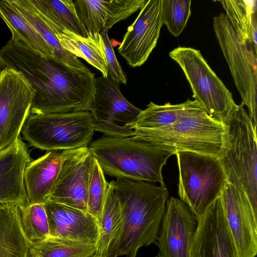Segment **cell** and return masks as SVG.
Instances as JSON below:
<instances>
[{
  "instance_id": "1",
  "label": "cell",
  "mask_w": 257,
  "mask_h": 257,
  "mask_svg": "<svg viewBox=\"0 0 257 257\" xmlns=\"http://www.w3.org/2000/svg\"><path fill=\"white\" fill-rule=\"evenodd\" d=\"M22 73L36 90L30 114L89 111L95 74L43 57L24 42L11 39L0 49V71Z\"/></svg>"
},
{
  "instance_id": "2",
  "label": "cell",
  "mask_w": 257,
  "mask_h": 257,
  "mask_svg": "<svg viewBox=\"0 0 257 257\" xmlns=\"http://www.w3.org/2000/svg\"><path fill=\"white\" fill-rule=\"evenodd\" d=\"M110 183L122 220L107 257H136L141 247L156 243L169 191L166 185L128 179L117 178Z\"/></svg>"
},
{
  "instance_id": "3",
  "label": "cell",
  "mask_w": 257,
  "mask_h": 257,
  "mask_svg": "<svg viewBox=\"0 0 257 257\" xmlns=\"http://www.w3.org/2000/svg\"><path fill=\"white\" fill-rule=\"evenodd\" d=\"M104 173L117 178L158 182L166 185L162 169L175 155L174 147L154 143L137 136L103 135L88 146Z\"/></svg>"
},
{
  "instance_id": "4",
  "label": "cell",
  "mask_w": 257,
  "mask_h": 257,
  "mask_svg": "<svg viewBox=\"0 0 257 257\" xmlns=\"http://www.w3.org/2000/svg\"><path fill=\"white\" fill-rule=\"evenodd\" d=\"M133 136L154 143L220 159L228 147V126L206 112L183 117L164 127L135 129Z\"/></svg>"
},
{
  "instance_id": "5",
  "label": "cell",
  "mask_w": 257,
  "mask_h": 257,
  "mask_svg": "<svg viewBox=\"0 0 257 257\" xmlns=\"http://www.w3.org/2000/svg\"><path fill=\"white\" fill-rule=\"evenodd\" d=\"M227 126L228 147L219 159L226 182L243 192L257 213L256 126L241 104Z\"/></svg>"
},
{
  "instance_id": "6",
  "label": "cell",
  "mask_w": 257,
  "mask_h": 257,
  "mask_svg": "<svg viewBox=\"0 0 257 257\" xmlns=\"http://www.w3.org/2000/svg\"><path fill=\"white\" fill-rule=\"evenodd\" d=\"M95 132L89 111L30 114L22 131L25 140L48 151L88 146Z\"/></svg>"
},
{
  "instance_id": "7",
  "label": "cell",
  "mask_w": 257,
  "mask_h": 257,
  "mask_svg": "<svg viewBox=\"0 0 257 257\" xmlns=\"http://www.w3.org/2000/svg\"><path fill=\"white\" fill-rule=\"evenodd\" d=\"M178 195L196 218L218 198L226 183L218 158L193 152L177 150Z\"/></svg>"
},
{
  "instance_id": "8",
  "label": "cell",
  "mask_w": 257,
  "mask_h": 257,
  "mask_svg": "<svg viewBox=\"0 0 257 257\" xmlns=\"http://www.w3.org/2000/svg\"><path fill=\"white\" fill-rule=\"evenodd\" d=\"M213 28L221 50L229 66L235 86L256 126V48L225 13L213 18Z\"/></svg>"
},
{
  "instance_id": "9",
  "label": "cell",
  "mask_w": 257,
  "mask_h": 257,
  "mask_svg": "<svg viewBox=\"0 0 257 257\" xmlns=\"http://www.w3.org/2000/svg\"><path fill=\"white\" fill-rule=\"evenodd\" d=\"M169 56L183 70L193 92V97L214 119L228 126L239 105L232 93L210 67L200 51L178 47Z\"/></svg>"
},
{
  "instance_id": "10",
  "label": "cell",
  "mask_w": 257,
  "mask_h": 257,
  "mask_svg": "<svg viewBox=\"0 0 257 257\" xmlns=\"http://www.w3.org/2000/svg\"><path fill=\"white\" fill-rule=\"evenodd\" d=\"M89 110L95 131L106 136L125 138L134 136L132 125L142 110L123 96L119 82L101 76L95 78Z\"/></svg>"
},
{
  "instance_id": "11",
  "label": "cell",
  "mask_w": 257,
  "mask_h": 257,
  "mask_svg": "<svg viewBox=\"0 0 257 257\" xmlns=\"http://www.w3.org/2000/svg\"><path fill=\"white\" fill-rule=\"evenodd\" d=\"M35 95L22 73L11 68L0 71V153L20 137Z\"/></svg>"
},
{
  "instance_id": "12",
  "label": "cell",
  "mask_w": 257,
  "mask_h": 257,
  "mask_svg": "<svg viewBox=\"0 0 257 257\" xmlns=\"http://www.w3.org/2000/svg\"><path fill=\"white\" fill-rule=\"evenodd\" d=\"M59 173L48 200L87 212V193L93 155L88 146L61 152Z\"/></svg>"
},
{
  "instance_id": "13",
  "label": "cell",
  "mask_w": 257,
  "mask_h": 257,
  "mask_svg": "<svg viewBox=\"0 0 257 257\" xmlns=\"http://www.w3.org/2000/svg\"><path fill=\"white\" fill-rule=\"evenodd\" d=\"M219 198L238 257H255L257 213L246 195L230 183L226 182Z\"/></svg>"
},
{
  "instance_id": "14",
  "label": "cell",
  "mask_w": 257,
  "mask_h": 257,
  "mask_svg": "<svg viewBox=\"0 0 257 257\" xmlns=\"http://www.w3.org/2000/svg\"><path fill=\"white\" fill-rule=\"evenodd\" d=\"M197 219L181 199H168L156 244L159 257H188Z\"/></svg>"
},
{
  "instance_id": "15",
  "label": "cell",
  "mask_w": 257,
  "mask_h": 257,
  "mask_svg": "<svg viewBox=\"0 0 257 257\" xmlns=\"http://www.w3.org/2000/svg\"><path fill=\"white\" fill-rule=\"evenodd\" d=\"M162 0H149L124 34L117 50L132 67L145 63L156 46L163 26Z\"/></svg>"
},
{
  "instance_id": "16",
  "label": "cell",
  "mask_w": 257,
  "mask_h": 257,
  "mask_svg": "<svg viewBox=\"0 0 257 257\" xmlns=\"http://www.w3.org/2000/svg\"><path fill=\"white\" fill-rule=\"evenodd\" d=\"M197 219L188 257H238L220 198Z\"/></svg>"
},
{
  "instance_id": "17",
  "label": "cell",
  "mask_w": 257,
  "mask_h": 257,
  "mask_svg": "<svg viewBox=\"0 0 257 257\" xmlns=\"http://www.w3.org/2000/svg\"><path fill=\"white\" fill-rule=\"evenodd\" d=\"M43 205L47 215L50 236L97 244L98 224L88 212L50 200Z\"/></svg>"
},
{
  "instance_id": "18",
  "label": "cell",
  "mask_w": 257,
  "mask_h": 257,
  "mask_svg": "<svg viewBox=\"0 0 257 257\" xmlns=\"http://www.w3.org/2000/svg\"><path fill=\"white\" fill-rule=\"evenodd\" d=\"M146 0H76L78 17L88 36L108 31L113 25L132 15Z\"/></svg>"
},
{
  "instance_id": "19",
  "label": "cell",
  "mask_w": 257,
  "mask_h": 257,
  "mask_svg": "<svg viewBox=\"0 0 257 257\" xmlns=\"http://www.w3.org/2000/svg\"><path fill=\"white\" fill-rule=\"evenodd\" d=\"M28 147L21 136L0 153V203L26 206L24 172L31 162Z\"/></svg>"
},
{
  "instance_id": "20",
  "label": "cell",
  "mask_w": 257,
  "mask_h": 257,
  "mask_svg": "<svg viewBox=\"0 0 257 257\" xmlns=\"http://www.w3.org/2000/svg\"><path fill=\"white\" fill-rule=\"evenodd\" d=\"M62 163V154L48 151L31 161L24 172L28 204H43L54 188Z\"/></svg>"
},
{
  "instance_id": "21",
  "label": "cell",
  "mask_w": 257,
  "mask_h": 257,
  "mask_svg": "<svg viewBox=\"0 0 257 257\" xmlns=\"http://www.w3.org/2000/svg\"><path fill=\"white\" fill-rule=\"evenodd\" d=\"M31 10L55 34L67 30L87 37L88 33L81 23L72 0H24Z\"/></svg>"
},
{
  "instance_id": "22",
  "label": "cell",
  "mask_w": 257,
  "mask_h": 257,
  "mask_svg": "<svg viewBox=\"0 0 257 257\" xmlns=\"http://www.w3.org/2000/svg\"><path fill=\"white\" fill-rule=\"evenodd\" d=\"M206 112L195 100L171 104L167 103L159 105L151 101L145 110H142L132 127L135 129L152 130L171 125L183 117Z\"/></svg>"
},
{
  "instance_id": "23",
  "label": "cell",
  "mask_w": 257,
  "mask_h": 257,
  "mask_svg": "<svg viewBox=\"0 0 257 257\" xmlns=\"http://www.w3.org/2000/svg\"><path fill=\"white\" fill-rule=\"evenodd\" d=\"M29 244L22 230L20 207L0 203V257H28Z\"/></svg>"
},
{
  "instance_id": "24",
  "label": "cell",
  "mask_w": 257,
  "mask_h": 257,
  "mask_svg": "<svg viewBox=\"0 0 257 257\" xmlns=\"http://www.w3.org/2000/svg\"><path fill=\"white\" fill-rule=\"evenodd\" d=\"M62 47L81 58L107 77V67L104 53V42L101 34L83 37L67 30L55 35Z\"/></svg>"
},
{
  "instance_id": "25",
  "label": "cell",
  "mask_w": 257,
  "mask_h": 257,
  "mask_svg": "<svg viewBox=\"0 0 257 257\" xmlns=\"http://www.w3.org/2000/svg\"><path fill=\"white\" fill-rule=\"evenodd\" d=\"M0 17L11 30L13 40L24 42L43 57L58 61L43 37L8 0H0Z\"/></svg>"
},
{
  "instance_id": "26",
  "label": "cell",
  "mask_w": 257,
  "mask_h": 257,
  "mask_svg": "<svg viewBox=\"0 0 257 257\" xmlns=\"http://www.w3.org/2000/svg\"><path fill=\"white\" fill-rule=\"evenodd\" d=\"M29 244L32 257H95L97 251L96 244L52 236Z\"/></svg>"
},
{
  "instance_id": "27",
  "label": "cell",
  "mask_w": 257,
  "mask_h": 257,
  "mask_svg": "<svg viewBox=\"0 0 257 257\" xmlns=\"http://www.w3.org/2000/svg\"><path fill=\"white\" fill-rule=\"evenodd\" d=\"M121 220L120 205L110 182L106 198L98 223L99 235L95 257H107L109 248L120 227Z\"/></svg>"
},
{
  "instance_id": "28",
  "label": "cell",
  "mask_w": 257,
  "mask_h": 257,
  "mask_svg": "<svg viewBox=\"0 0 257 257\" xmlns=\"http://www.w3.org/2000/svg\"><path fill=\"white\" fill-rule=\"evenodd\" d=\"M8 1L43 37L53 51L58 61L76 68L86 67L78 58L62 47L56 35L31 10L24 0Z\"/></svg>"
},
{
  "instance_id": "29",
  "label": "cell",
  "mask_w": 257,
  "mask_h": 257,
  "mask_svg": "<svg viewBox=\"0 0 257 257\" xmlns=\"http://www.w3.org/2000/svg\"><path fill=\"white\" fill-rule=\"evenodd\" d=\"M226 14L255 48L256 47V1H221Z\"/></svg>"
},
{
  "instance_id": "30",
  "label": "cell",
  "mask_w": 257,
  "mask_h": 257,
  "mask_svg": "<svg viewBox=\"0 0 257 257\" xmlns=\"http://www.w3.org/2000/svg\"><path fill=\"white\" fill-rule=\"evenodd\" d=\"M20 218L22 230L29 243H38L50 236L43 204H27L20 207Z\"/></svg>"
},
{
  "instance_id": "31",
  "label": "cell",
  "mask_w": 257,
  "mask_h": 257,
  "mask_svg": "<svg viewBox=\"0 0 257 257\" xmlns=\"http://www.w3.org/2000/svg\"><path fill=\"white\" fill-rule=\"evenodd\" d=\"M109 184L102 168L93 157L88 187L87 212L96 219L98 223L106 198Z\"/></svg>"
},
{
  "instance_id": "32",
  "label": "cell",
  "mask_w": 257,
  "mask_h": 257,
  "mask_svg": "<svg viewBox=\"0 0 257 257\" xmlns=\"http://www.w3.org/2000/svg\"><path fill=\"white\" fill-rule=\"evenodd\" d=\"M190 0H162L163 25L169 32L178 37L186 27L191 15Z\"/></svg>"
},
{
  "instance_id": "33",
  "label": "cell",
  "mask_w": 257,
  "mask_h": 257,
  "mask_svg": "<svg viewBox=\"0 0 257 257\" xmlns=\"http://www.w3.org/2000/svg\"><path fill=\"white\" fill-rule=\"evenodd\" d=\"M104 42V53L107 63V75L110 79L126 85L127 78L115 56L107 31L101 33Z\"/></svg>"
},
{
  "instance_id": "34",
  "label": "cell",
  "mask_w": 257,
  "mask_h": 257,
  "mask_svg": "<svg viewBox=\"0 0 257 257\" xmlns=\"http://www.w3.org/2000/svg\"><path fill=\"white\" fill-rule=\"evenodd\" d=\"M155 257H159V256L157 255V256H156Z\"/></svg>"
},
{
  "instance_id": "35",
  "label": "cell",
  "mask_w": 257,
  "mask_h": 257,
  "mask_svg": "<svg viewBox=\"0 0 257 257\" xmlns=\"http://www.w3.org/2000/svg\"><path fill=\"white\" fill-rule=\"evenodd\" d=\"M28 257H32V256H28Z\"/></svg>"
}]
</instances>
